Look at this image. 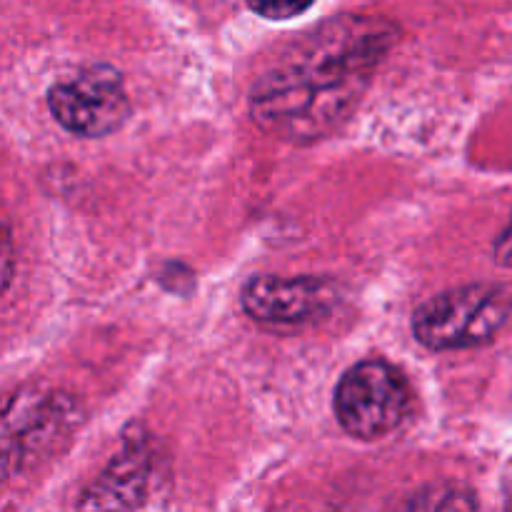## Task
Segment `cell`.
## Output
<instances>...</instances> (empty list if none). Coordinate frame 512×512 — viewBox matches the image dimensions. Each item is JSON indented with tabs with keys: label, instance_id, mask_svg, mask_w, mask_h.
Returning <instances> with one entry per match:
<instances>
[{
	"label": "cell",
	"instance_id": "cell-3",
	"mask_svg": "<svg viewBox=\"0 0 512 512\" xmlns=\"http://www.w3.org/2000/svg\"><path fill=\"white\" fill-rule=\"evenodd\" d=\"M333 410L340 428L355 440L388 438L408 420L413 390L395 365L363 360L343 373L335 385Z\"/></svg>",
	"mask_w": 512,
	"mask_h": 512
},
{
	"label": "cell",
	"instance_id": "cell-9",
	"mask_svg": "<svg viewBox=\"0 0 512 512\" xmlns=\"http://www.w3.org/2000/svg\"><path fill=\"white\" fill-rule=\"evenodd\" d=\"M255 15H263L265 20H290L300 13H308L313 5L310 3H260L248 5Z\"/></svg>",
	"mask_w": 512,
	"mask_h": 512
},
{
	"label": "cell",
	"instance_id": "cell-5",
	"mask_svg": "<svg viewBox=\"0 0 512 512\" xmlns=\"http://www.w3.org/2000/svg\"><path fill=\"white\" fill-rule=\"evenodd\" d=\"M48 108L58 125L80 138H105L130 118L123 75L108 63H95L60 78L48 90Z\"/></svg>",
	"mask_w": 512,
	"mask_h": 512
},
{
	"label": "cell",
	"instance_id": "cell-11",
	"mask_svg": "<svg viewBox=\"0 0 512 512\" xmlns=\"http://www.w3.org/2000/svg\"><path fill=\"white\" fill-rule=\"evenodd\" d=\"M505 512H512V485L508 488V493H505Z\"/></svg>",
	"mask_w": 512,
	"mask_h": 512
},
{
	"label": "cell",
	"instance_id": "cell-1",
	"mask_svg": "<svg viewBox=\"0 0 512 512\" xmlns=\"http://www.w3.org/2000/svg\"><path fill=\"white\" fill-rule=\"evenodd\" d=\"M398 40L385 18L338 15L298 38L255 80L250 118L285 143H315L355 113Z\"/></svg>",
	"mask_w": 512,
	"mask_h": 512
},
{
	"label": "cell",
	"instance_id": "cell-6",
	"mask_svg": "<svg viewBox=\"0 0 512 512\" xmlns=\"http://www.w3.org/2000/svg\"><path fill=\"white\" fill-rule=\"evenodd\" d=\"M338 303L333 283L310 275H258L240 293L245 313L263 325H305L325 318Z\"/></svg>",
	"mask_w": 512,
	"mask_h": 512
},
{
	"label": "cell",
	"instance_id": "cell-7",
	"mask_svg": "<svg viewBox=\"0 0 512 512\" xmlns=\"http://www.w3.org/2000/svg\"><path fill=\"white\" fill-rule=\"evenodd\" d=\"M155 458L148 438H125L123 450L78 495L75 512H135L153 488Z\"/></svg>",
	"mask_w": 512,
	"mask_h": 512
},
{
	"label": "cell",
	"instance_id": "cell-8",
	"mask_svg": "<svg viewBox=\"0 0 512 512\" xmlns=\"http://www.w3.org/2000/svg\"><path fill=\"white\" fill-rule=\"evenodd\" d=\"M405 512H478V498L458 483H433L410 498Z\"/></svg>",
	"mask_w": 512,
	"mask_h": 512
},
{
	"label": "cell",
	"instance_id": "cell-2",
	"mask_svg": "<svg viewBox=\"0 0 512 512\" xmlns=\"http://www.w3.org/2000/svg\"><path fill=\"white\" fill-rule=\"evenodd\" d=\"M512 295L490 283L450 288L413 313V335L428 350H463L490 343L508 323Z\"/></svg>",
	"mask_w": 512,
	"mask_h": 512
},
{
	"label": "cell",
	"instance_id": "cell-10",
	"mask_svg": "<svg viewBox=\"0 0 512 512\" xmlns=\"http://www.w3.org/2000/svg\"><path fill=\"white\" fill-rule=\"evenodd\" d=\"M493 255H495V263L512 270V220L508 223V228L498 235V240H495Z\"/></svg>",
	"mask_w": 512,
	"mask_h": 512
},
{
	"label": "cell",
	"instance_id": "cell-4",
	"mask_svg": "<svg viewBox=\"0 0 512 512\" xmlns=\"http://www.w3.org/2000/svg\"><path fill=\"white\" fill-rule=\"evenodd\" d=\"M83 423L80 403L68 393L23 390L5 403L3 460L5 475L38 465Z\"/></svg>",
	"mask_w": 512,
	"mask_h": 512
}]
</instances>
